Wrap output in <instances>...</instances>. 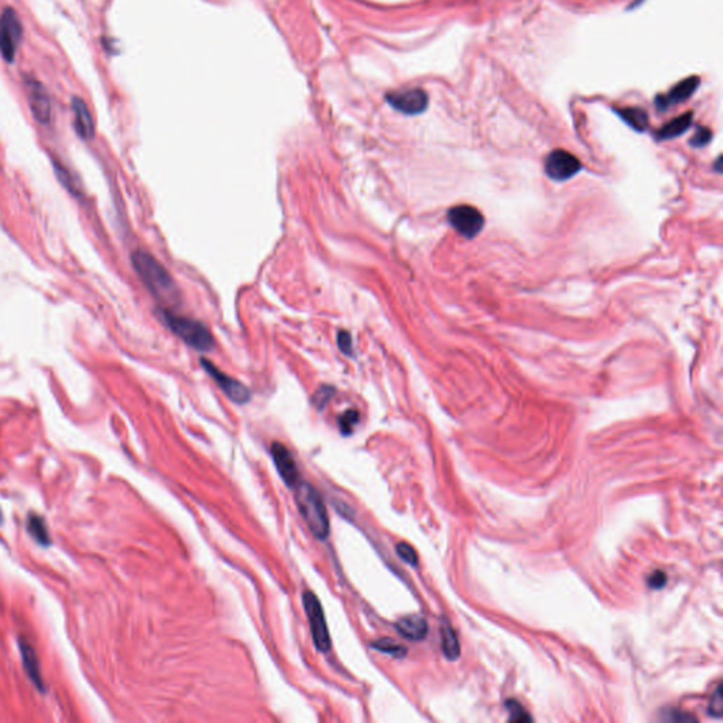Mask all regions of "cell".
<instances>
[{
    "label": "cell",
    "instance_id": "1",
    "mask_svg": "<svg viewBox=\"0 0 723 723\" xmlns=\"http://www.w3.org/2000/svg\"><path fill=\"white\" fill-rule=\"evenodd\" d=\"M131 264L144 285L149 288L156 299L170 304L180 303V293L176 281L167 268L150 253L136 250L131 254Z\"/></svg>",
    "mask_w": 723,
    "mask_h": 723
},
{
    "label": "cell",
    "instance_id": "2",
    "mask_svg": "<svg viewBox=\"0 0 723 723\" xmlns=\"http://www.w3.org/2000/svg\"><path fill=\"white\" fill-rule=\"evenodd\" d=\"M296 503L301 517L313 535L325 540L330 535V517L320 492L307 482H300L296 488Z\"/></svg>",
    "mask_w": 723,
    "mask_h": 723
},
{
    "label": "cell",
    "instance_id": "3",
    "mask_svg": "<svg viewBox=\"0 0 723 723\" xmlns=\"http://www.w3.org/2000/svg\"><path fill=\"white\" fill-rule=\"evenodd\" d=\"M162 314L167 327L188 346L200 352H209L214 348L215 342L212 334L202 323L190 317L174 314L169 310H164Z\"/></svg>",
    "mask_w": 723,
    "mask_h": 723
},
{
    "label": "cell",
    "instance_id": "4",
    "mask_svg": "<svg viewBox=\"0 0 723 723\" xmlns=\"http://www.w3.org/2000/svg\"><path fill=\"white\" fill-rule=\"evenodd\" d=\"M23 41V23L15 9L6 8L0 15V54L8 63H13Z\"/></svg>",
    "mask_w": 723,
    "mask_h": 723
},
{
    "label": "cell",
    "instance_id": "5",
    "mask_svg": "<svg viewBox=\"0 0 723 723\" xmlns=\"http://www.w3.org/2000/svg\"><path fill=\"white\" fill-rule=\"evenodd\" d=\"M303 604L306 609V615L310 622V629L313 634L314 644L318 651L327 653L331 650V636L325 619V613L323 609V605L317 595L314 592H304L303 595Z\"/></svg>",
    "mask_w": 723,
    "mask_h": 723
},
{
    "label": "cell",
    "instance_id": "6",
    "mask_svg": "<svg viewBox=\"0 0 723 723\" xmlns=\"http://www.w3.org/2000/svg\"><path fill=\"white\" fill-rule=\"evenodd\" d=\"M25 88L33 117L41 124H48L53 116V106L44 85L37 78L25 75Z\"/></svg>",
    "mask_w": 723,
    "mask_h": 723
},
{
    "label": "cell",
    "instance_id": "7",
    "mask_svg": "<svg viewBox=\"0 0 723 723\" xmlns=\"http://www.w3.org/2000/svg\"><path fill=\"white\" fill-rule=\"evenodd\" d=\"M448 221L451 226L465 236L467 239L475 237L483 228V215L474 207L458 205L448 211Z\"/></svg>",
    "mask_w": 723,
    "mask_h": 723
},
{
    "label": "cell",
    "instance_id": "8",
    "mask_svg": "<svg viewBox=\"0 0 723 723\" xmlns=\"http://www.w3.org/2000/svg\"><path fill=\"white\" fill-rule=\"evenodd\" d=\"M581 169V162L565 150H554L545 159V173L554 181L569 180Z\"/></svg>",
    "mask_w": 723,
    "mask_h": 723
},
{
    "label": "cell",
    "instance_id": "9",
    "mask_svg": "<svg viewBox=\"0 0 723 723\" xmlns=\"http://www.w3.org/2000/svg\"><path fill=\"white\" fill-rule=\"evenodd\" d=\"M201 365L204 366V369L207 370V373L211 374V377L218 383V386L222 389V391L233 401V403H237V404H246L252 394L249 391V389L237 382L236 379L225 374L222 370H219L218 367L214 366V363H211L209 360L207 359H201Z\"/></svg>",
    "mask_w": 723,
    "mask_h": 723
},
{
    "label": "cell",
    "instance_id": "10",
    "mask_svg": "<svg viewBox=\"0 0 723 723\" xmlns=\"http://www.w3.org/2000/svg\"><path fill=\"white\" fill-rule=\"evenodd\" d=\"M386 99L391 108L404 115L422 113L428 106V95L418 88L391 92L386 96Z\"/></svg>",
    "mask_w": 723,
    "mask_h": 723
},
{
    "label": "cell",
    "instance_id": "11",
    "mask_svg": "<svg viewBox=\"0 0 723 723\" xmlns=\"http://www.w3.org/2000/svg\"><path fill=\"white\" fill-rule=\"evenodd\" d=\"M271 457H273L275 469H277L280 478L282 479V482L288 488L294 489L301 481H300L299 468L296 465V461H294L292 452L288 451L282 444L274 443L271 445Z\"/></svg>",
    "mask_w": 723,
    "mask_h": 723
},
{
    "label": "cell",
    "instance_id": "12",
    "mask_svg": "<svg viewBox=\"0 0 723 723\" xmlns=\"http://www.w3.org/2000/svg\"><path fill=\"white\" fill-rule=\"evenodd\" d=\"M701 81L698 77H691V78H685L684 81H681L679 84H677L671 91L670 93L667 95H658L656 99H654V103L657 106V109L660 112H664L667 109H670L672 105H677V103H682L685 102L686 99H689L695 91L698 89Z\"/></svg>",
    "mask_w": 723,
    "mask_h": 723
},
{
    "label": "cell",
    "instance_id": "13",
    "mask_svg": "<svg viewBox=\"0 0 723 723\" xmlns=\"http://www.w3.org/2000/svg\"><path fill=\"white\" fill-rule=\"evenodd\" d=\"M71 106H72V112H74V124H75V130H77L78 136L82 137L84 140L92 138L95 126H93V120H92V116H91V112H89L86 103L84 102V99L75 96V98H72Z\"/></svg>",
    "mask_w": 723,
    "mask_h": 723
},
{
    "label": "cell",
    "instance_id": "14",
    "mask_svg": "<svg viewBox=\"0 0 723 723\" xmlns=\"http://www.w3.org/2000/svg\"><path fill=\"white\" fill-rule=\"evenodd\" d=\"M19 649H20V654H22L23 667H25L29 678L37 686L39 691H44L40 664H39V658H37L34 649L30 646V643L26 639L19 640Z\"/></svg>",
    "mask_w": 723,
    "mask_h": 723
},
{
    "label": "cell",
    "instance_id": "15",
    "mask_svg": "<svg viewBox=\"0 0 723 723\" xmlns=\"http://www.w3.org/2000/svg\"><path fill=\"white\" fill-rule=\"evenodd\" d=\"M397 632L410 641H421L426 637L428 625L426 620L418 615H411L400 619L396 623Z\"/></svg>",
    "mask_w": 723,
    "mask_h": 723
},
{
    "label": "cell",
    "instance_id": "16",
    "mask_svg": "<svg viewBox=\"0 0 723 723\" xmlns=\"http://www.w3.org/2000/svg\"><path fill=\"white\" fill-rule=\"evenodd\" d=\"M692 112H686L675 119H672L671 122H668L665 126H663L656 137L657 140H671V138H675L681 134H684L692 124Z\"/></svg>",
    "mask_w": 723,
    "mask_h": 723
},
{
    "label": "cell",
    "instance_id": "17",
    "mask_svg": "<svg viewBox=\"0 0 723 723\" xmlns=\"http://www.w3.org/2000/svg\"><path fill=\"white\" fill-rule=\"evenodd\" d=\"M441 640H443V651H444V656L448 658V660H457L461 654V647H460V641H458V637L454 632V629L451 627V625L448 622H443V627H441Z\"/></svg>",
    "mask_w": 723,
    "mask_h": 723
},
{
    "label": "cell",
    "instance_id": "18",
    "mask_svg": "<svg viewBox=\"0 0 723 723\" xmlns=\"http://www.w3.org/2000/svg\"><path fill=\"white\" fill-rule=\"evenodd\" d=\"M616 113L636 131H644L649 126V116L640 108H625L616 109Z\"/></svg>",
    "mask_w": 723,
    "mask_h": 723
},
{
    "label": "cell",
    "instance_id": "19",
    "mask_svg": "<svg viewBox=\"0 0 723 723\" xmlns=\"http://www.w3.org/2000/svg\"><path fill=\"white\" fill-rule=\"evenodd\" d=\"M27 530L30 533V535L40 544V545H50L51 542V538H50V534H48V530H47V526H46V521L37 516V514H30L29 517V521H27Z\"/></svg>",
    "mask_w": 723,
    "mask_h": 723
},
{
    "label": "cell",
    "instance_id": "20",
    "mask_svg": "<svg viewBox=\"0 0 723 723\" xmlns=\"http://www.w3.org/2000/svg\"><path fill=\"white\" fill-rule=\"evenodd\" d=\"M372 649H374V650H377L380 653L397 657V658H403L407 654V649L405 647L400 646L398 643H396L393 639H389V637H384V639L373 641L372 643Z\"/></svg>",
    "mask_w": 723,
    "mask_h": 723
},
{
    "label": "cell",
    "instance_id": "21",
    "mask_svg": "<svg viewBox=\"0 0 723 723\" xmlns=\"http://www.w3.org/2000/svg\"><path fill=\"white\" fill-rule=\"evenodd\" d=\"M54 169H56V174L58 177V180L61 181V184L74 195H79V191H78V187H77V183L74 180V177L71 176V173L63 167L58 162L54 163Z\"/></svg>",
    "mask_w": 723,
    "mask_h": 723
},
{
    "label": "cell",
    "instance_id": "22",
    "mask_svg": "<svg viewBox=\"0 0 723 723\" xmlns=\"http://www.w3.org/2000/svg\"><path fill=\"white\" fill-rule=\"evenodd\" d=\"M506 708L510 712L509 720H512V722H514V720L516 722H530V720H533V717L526 712V709L514 699H509L506 702Z\"/></svg>",
    "mask_w": 723,
    "mask_h": 723
},
{
    "label": "cell",
    "instance_id": "23",
    "mask_svg": "<svg viewBox=\"0 0 723 723\" xmlns=\"http://www.w3.org/2000/svg\"><path fill=\"white\" fill-rule=\"evenodd\" d=\"M359 421V412L356 410H348L339 417V426L344 436H349L353 431V426Z\"/></svg>",
    "mask_w": 723,
    "mask_h": 723
},
{
    "label": "cell",
    "instance_id": "24",
    "mask_svg": "<svg viewBox=\"0 0 723 723\" xmlns=\"http://www.w3.org/2000/svg\"><path fill=\"white\" fill-rule=\"evenodd\" d=\"M396 552L397 555L408 565L411 566H415L418 564V556H417V552L414 551V548L411 545H408L407 542H400L397 544L396 547Z\"/></svg>",
    "mask_w": 723,
    "mask_h": 723
},
{
    "label": "cell",
    "instance_id": "25",
    "mask_svg": "<svg viewBox=\"0 0 723 723\" xmlns=\"http://www.w3.org/2000/svg\"><path fill=\"white\" fill-rule=\"evenodd\" d=\"M722 703H723V698H722V685L719 684L717 688L715 689L713 695H712V699L709 702V706H708V712L710 716L719 719L722 716Z\"/></svg>",
    "mask_w": 723,
    "mask_h": 723
},
{
    "label": "cell",
    "instance_id": "26",
    "mask_svg": "<svg viewBox=\"0 0 723 723\" xmlns=\"http://www.w3.org/2000/svg\"><path fill=\"white\" fill-rule=\"evenodd\" d=\"M661 719L663 720H668V722H696V717L686 713V712H682V710H678V709H667L663 712L661 715Z\"/></svg>",
    "mask_w": 723,
    "mask_h": 723
},
{
    "label": "cell",
    "instance_id": "27",
    "mask_svg": "<svg viewBox=\"0 0 723 723\" xmlns=\"http://www.w3.org/2000/svg\"><path fill=\"white\" fill-rule=\"evenodd\" d=\"M710 138H712V133L708 127H698V130L695 131V134L689 143L692 148H703L710 141Z\"/></svg>",
    "mask_w": 723,
    "mask_h": 723
},
{
    "label": "cell",
    "instance_id": "28",
    "mask_svg": "<svg viewBox=\"0 0 723 723\" xmlns=\"http://www.w3.org/2000/svg\"><path fill=\"white\" fill-rule=\"evenodd\" d=\"M667 584V575L663 571H654L649 578V587L651 590H663Z\"/></svg>",
    "mask_w": 723,
    "mask_h": 723
},
{
    "label": "cell",
    "instance_id": "29",
    "mask_svg": "<svg viewBox=\"0 0 723 723\" xmlns=\"http://www.w3.org/2000/svg\"><path fill=\"white\" fill-rule=\"evenodd\" d=\"M338 345L341 348V351L346 355H352V337L349 335V332L346 331H342L339 332V337H338Z\"/></svg>",
    "mask_w": 723,
    "mask_h": 723
},
{
    "label": "cell",
    "instance_id": "30",
    "mask_svg": "<svg viewBox=\"0 0 723 723\" xmlns=\"http://www.w3.org/2000/svg\"><path fill=\"white\" fill-rule=\"evenodd\" d=\"M332 389H321V391L315 396V404L320 407V408H324V405L327 404V401L331 398L332 396Z\"/></svg>",
    "mask_w": 723,
    "mask_h": 723
},
{
    "label": "cell",
    "instance_id": "31",
    "mask_svg": "<svg viewBox=\"0 0 723 723\" xmlns=\"http://www.w3.org/2000/svg\"><path fill=\"white\" fill-rule=\"evenodd\" d=\"M0 521H2V513H0Z\"/></svg>",
    "mask_w": 723,
    "mask_h": 723
}]
</instances>
